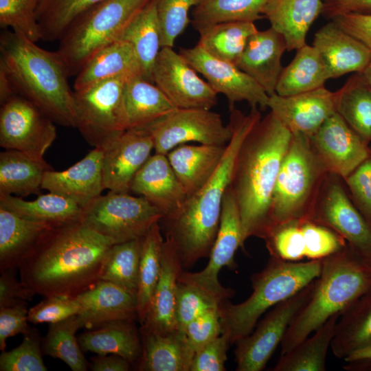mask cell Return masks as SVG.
Wrapping results in <instances>:
<instances>
[{"mask_svg": "<svg viewBox=\"0 0 371 371\" xmlns=\"http://www.w3.org/2000/svg\"><path fill=\"white\" fill-rule=\"evenodd\" d=\"M0 69L16 95L30 100L58 125L76 127L74 91L58 52L44 49L10 30L0 36Z\"/></svg>", "mask_w": 371, "mask_h": 371, "instance_id": "4", "label": "cell"}, {"mask_svg": "<svg viewBox=\"0 0 371 371\" xmlns=\"http://www.w3.org/2000/svg\"><path fill=\"white\" fill-rule=\"evenodd\" d=\"M135 320H117L78 336L82 351L97 355L115 354L132 364L137 363L142 352V342Z\"/></svg>", "mask_w": 371, "mask_h": 371, "instance_id": "31", "label": "cell"}, {"mask_svg": "<svg viewBox=\"0 0 371 371\" xmlns=\"http://www.w3.org/2000/svg\"><path fill=\"white\" fill-rule=\"evenodd\" d=\"M82 328L78 315L63 321L51 323L45 336L42 338L43 352L65 362L73 371H86L89 363L76 336Z\"/></svg>", "mask_w": 371, "mask_h": 371, "instance_id": "44", "label": "cell"}, {"mask_svg": "<svg viewBox=\"0 0 371 371\" xmlns=\"http://www.w3.org/2000/svg\"><path fill=\"white\" fill-rule=\"evenodd\" d=\"M361 74L363 75L365 80L371 89V59L366 67L361 72Z\"/></svg>", "mask_w": 371, "mask_h": 371, "instance_id": "64", "label": "cell"}, {"mask_svg": "<svg viewBox=\"0 0 371 371\" xmlns=\"http://www.w3.org/2000/svg\"><path fill=\"white\" fill-rule=\"evenodd\" d=\"M292 133L270 111L243 142L229 186L236 201L243 240L263 238L276 179Z\"/></svg>", "mask_w": 371, "mask_h": 371, "instance_id": "3", "label": "cell"}, {"mask_svg": "<svg viewBox=\"0 0 371 371\" xmlns=\"http://www.w3.org/2000/svg\"><path fill=\"white\" fill-rule=\"evenodd\" d=\"M286 50L283 36L273 29L252 34L235 65L256 82L269 95L276 93L282 71V56Z\"/></svg>", "mask_w": 371, "mask_h": 371, "instance_id": "24", "label": "cell"}, {"mask_svg": "<svg viewBox=\"0 0 371 371\" xmlns=\"http://www.w3.org/2000/svg\"><path fill=\"white\" fill-rule=\"evenodd\" d=\"M80 311V305L76 297L49 295L28 309V321L34 324L56 323L78 315Z\"/></svg>", "mask_w": 371, "mask_h": 371, "instance_id": "53", "label": "cell"}, {"mask_svg": "<svg viewBox=\"0 0 371 371\" xmlns=\"http://www.w3.org/2000/svg\"><path fill=\"white\" fill-rule=\"evenodd\" d=\"M263 239L271 257L289 262H300L305 258L301 221L276 225L266 233Z\"/></svg>", "mask_w": 371, "mask_h": 371, "instance_id": "48", "label": "cell"}, {"mask_svg": "<svg viewBox=\"0 0 371 371\" xmlns=\"http://www.w3.org/2000/svg\"><path fill=\"white\" fill-rule=\"evenodd\" d=\"M221 304L201 289L178 281L175 306L177 330L184 333L192 321L209 311L220 308Z\"/></svg>", "mask_w": 371, "mask_h": 371, "instance_id": "51", "label": "cell"}, {"mask_svg": "<svg viewBox=\"0 0 371 371\" xmlns=\"http://www.w3.org/2000/svg\"><path fill=\"white\" fill-rule=\"evenodd\" d=\"M343 180L352 201L371 223V150L367 158Z\"/></svg>", "mask_w": 371, "mask_h": 371, "instance_id": "54", "label": "cell"}, {"mask_svg": "<svg viewBox=\"0 0 371 371\" xmlns=\"http://www.w3.org/2000/svg\"><path fill=\"white\" fill-rule=\"evenodd\" d=\"M328 172L342 179L369 155L371 148L335 112L310 137Z\"/></svg>", "mask_w": 371, "mask_h": 371, "instance_id": "18", "label": "cell"}, {"mask_svg": "<svg viewBox=\"0 0 371 371\" xmlns=\"http://www.w3.org/2000/svg\"><path fill=\"white\" fill-rule=\"evenodd\" d=\"M313 45L321 55L330 79L361 73L371 59V51L330 21L315 34Z\"/></svg>", "mask_w": 371, "mask_h": 371, "instance_id": "26", "label": "cell"}, {"mask_svg": "<svg viewBox=\"0 0 371 371\" xmlns=\"http://www.w3.org/2000/svg\"><path fill=\"white\" fill-rule=\"evenodd\" d=\"M322 8L323 0H268L262 14L283 36L290 52L306 44L307 33Z\"/></svg>", "mask_w": 371, "mask_h": 371, "instance_id": "27", "label": "cell"}, {"mask_svg": "<svg viewBox=\"0 0 371 371\" xmlns=\"http://www.w3.org/2000/svg\"><path fill=\"white\" fill-rule=\"evenodd\" d=\"M131 363L115 354L97 355L91 359L89 367L93 371H128Z\"/></svg>", "mask_w": 371, "mask_h": 371, "instance_id": "61", "label": "cell"}, {"mask_svg": "<svg viewBox=\"0 0 371 371\" xmlns=\"http://www.w3.org/2000/svg\"><path fill=\"white\" fill-rule=\"evenodd\" d=\"M143 238L114 244L109 251L101 280L137 295Z\"/></svg>", "mask_w": 371, "mask_h": 371, "instance_id": "45", "label": "cell"}, {"mask_svg": "<svg viewBox=\"0 0 371 371\" xmlns=\"http://www.w3.org/2000/svg\"><path fill=\"white\" fill-rule=\"evenodd\" d=\"M268 108L292 133L311 137L336 112L335 92L324 86L289 96L274 93Z\"/></svg>", "mask_w": 371, "mask_h": 371, "instance_id": "20", "label": "cell"}, {"mask_svg": "<svg viewBox=\"0 0 371 371\" xmlns=\"http://www.w3.org/2000/svg\"><path fill=\"white\" fill-rule=\"evenodd\" d=\"M220 308L206 312L192 321L184 330L190 350L195 353L222 333Z\"/></svg>", "mask_w": 371, "mask_h": 371, "instance_id": "55", "label": "cell"}, {"mask_svg": "<svg viewBox=\"0 0 371 371\" xmlns=\"http://www.w3.org/2000/svg\"><path fill=\"white\" fill-rule=\"evenodd\" d=\"M128 78H111L74 91L76 128L93 148L104 149L127 129L123 91Z\"/></svg>", "mask_w": 371, "mask_h": 371, "instance_id": "10", "label": "cell"}, {"mask_svg": "<svg viewBox=\"0 0 371 371\" xmlns=\"http://www.w3.org/2000/svg\"><path fill=\"white\" fill-rule=\"evenodd\" d=\"M164 217L141 196L109 191L83 209L81 221L113 244L143 238Z\"/></svg>", "mask_w": 371, "mask_h": 371, "instance_id": "9", "label": "cell"}, {"mask_svg": "<svg viewBox=\"0 0 371 371\" xmlns=\"http://www.w3.org/2000/svg\"><path fill=\"white\" fill-rule=\"evenodd\" d=\"M154 84L177 109L210 110L217 93L172 47H162L155 63Z\"/></svg>", "mask_w": 371, "mask_h": 371, "instance_id": "16", "label": "cell"}, {"mask_svg": "<svg viewBox=\"0 0 371 371\" xmlns=\"http://www.w3.org/2000/svg\"><path fill=\"white\" fill-rule=\"evenodd\" d=\"M322 259L289 262L270 257L265 267L251 276L253 292L244 302L228 300L220 307L222 333L231 344L250 334L268 309L291 297L317 278Z\"/></svg>", "mask_w": 371, "mask_h": 371, "instance_id": "6", "label": "cell"}, {"mask_svg": "<svg viewBox=\"0 0 371 371\" xmlns=\"http://www.w3.org/2000/svg\"><path fill=\"white\" fill-rule=\"evenodd\" d=\"M57 137L55 123L34 103L14 95L0 110V146L43 160Z\"/></svg>", "mask_w": 371, "mask_h": 371, "instance_id": "14", "label": "cell"}, {"mask_svg": "<svg viewBox=\"0 0 371 371\" xmlns=\"http://www.w3.org/2000/svg\"><path fill=\"white\" fill-rule=\"evenodd\" d=\"M268 0H199L192 10V25L199 31L224 22L265 19L262 9Z\"/></svg>", "mask_w": 371, "mask_h": 371, "instance_id": "42", "label": "cell"}, {"mask_svg": "<svg viewBox=\"0 0 371 371\" xmlns=\"http://www.w3.org/2000/svg\"><path fill=\"white\" fill-rule=\"evenodd\" d=\"M329 174L315 153L310 137L292 133L275 184L265 236L276 225L310 220Z\"/></svg>", "mask_w": 371, "mask_h": 371, "instance_id": "7", "label": "cell"}, {"mask_svg": "<svg viewBox=\"0 0 371 371\" xmlns=\"http://www.w3.org/2000/svg\"><path fill=\"white\" fill-rule=\"evenodd\" d=\"M113 243L81 220L47 229L18 269L22 284L44 297H76L101 280Z\"/></svg>", "mask_w": 371, "mask_h": 371, "instance_id": "1", "label": "cell"}, {"mask_svg": "<svg viewBox=\"0 0 371 371\" xmlns=\"http://www.w3.org/2000/svg\"><path fill=\"white\" fill-rule=\"evenodd\" d=\"M16 95L14 87L5 74V73L0 69V103L1 104L5 102L10 98Z\"/></svg>", "mask_w": 371, "mask_h": 371, "instance_id": "62", "label": "cell"}, {"mask_svg": "<svg viewBox=\"0 0 371 371\" xmlns=\"http://www.w3.org/2000/svg\"><path fill=\"white\" fill-rule=\"evenodd\" d=\"M104 0H38L36 18L42 40H60L70 24L85 11Z\"/></svg>", "mask_w": 371, "mask_h": 371, "instance_id": "46", "label": "cell"}, {"mask_svg": "<svg viewBox=\"0 0 371 371\" xmlns=\"http://www.w3.org/2000/svg\"><path fill=\"white\" fill-rule=\"evenodd\" d=\"M230 344L227 335L221 333L194 353L190 371H225Z\"/></svg>", "mask_w": 371, "mask_h": 371, "instance_id": "56", "label": "cell"}, {"mask_svg": "<svg viewBox=\"0 0 371 371\" xmlns=\"http://www.w3.org/2000/svg\"><path fill=\"white\" fill-rule=\"evenodd\" d=\"M225 146L181 144L166 155L187 197L210 179L221 161Z\"/></svg>", "mask_w": 371, "mask_h": 371, "instance_id": "29", "label": "cell"}, {"mask_svg": "<svg viewBox=\"0 0 371 371\" xmlns=\"http://www.w3.org/2000/svg\"><path fill=\"white\" fill-rule=\"evenodd\" d=\"M199 0H155L161 47H173L176 38L190 22L189 10Z\"/></svg>", "mask_w": 371, "mask_h": 371, "instance_id": "49", "label": "cell"}, {"mask_svg": "<svg viewBox=\"0 0 371 371\" xmlns=\"http://www.w3.org/2000/svg\"><path fill=\"white\" fill-rule=\"evenodd\" d=\"M123 105L127 129L146 126L177 109L154 83L141 77L126 80Z\"/></svg>", "mask_w": 371, "mask_h": 371, "instance_id": "33", "label": "cell"}, {"mask_svg": "<svg viewBox=\"0 0 371 371\" xmlns=\"http://www.w3.org/2000/svg\"><path fill=\"white\" fill-rule=\"evenodd\" d=\"M330 20L371 51V14L348 13Z\"/></svg>", "mask_w": 371, "mask_h": 371, "instance_id": "59", "label": "cell"}, {"mask_svg": "<svg viewBox=\"0 0 371 371\" xmlns=\"http://www.w3.org/2000/svg\"><path fill=\"white\" fill-rule=\"evenodd\" d=\"M348 13L371 14V0H323L322 14L327 19Z\"/></svg>", "mask_w": 371, "mask_h": 371, "instance_id": "60", "label": "cell"}, {"mask_svg": "<svg viewBox=\"0 0 371 371\" xmlns=\"http://www.w3.org/2000/svg\"><path fill=\"white\" fill-rule=\"evenodd\" d=\"M14 271H1L0 308L25 304L35 295L17 280Z\"/></svg>", "mask_w": 371, "mask_h": 371, "instance_id": "58", "label": "cell"}, {"mask_svg": "<svg viewBox=\"0 0 371 371\" xmlns=\"http://www.w3.org/2000/svg\"><path fill=\"white\" fill-rule=\"evenodd\" d=\"M243 246L238 205L228 187L224 195L219 228L209 256L207 265L197 272L183 271L178 281L201 289L220 303L228 300L234 296L235 291L221 285L218 280V273L224 267L232 269L236 268L234 256L238 248Z\"/></svg>", "mask_w": 371, "mask_h": 371, "instance_id": "13", "label": "cell"}, {"mask_svg": "<svg viewBox=\"0 0 371 371\" xmlns=\"http://www.w3.org/2000/svg\"><path fill=\"white\" fill-rule=\"evenodd\" d=\"M118 77H141L142 69L133 46L116 41L95 54L76 75L74 91Z\"/></svg>", "mask_w": 371, "mask_h": 371, "instance_id": "28", "label": "cell"}, {"mask_svg": "<svg viewBox=\"0 0 371 371\" xmlns=\"http://www.w3.org/2000/svg\"><path fill=\"white\" fill-rule=\"evenodd\" d=\"M336 112L365 142H371V89L361 73H354L335 91Z\"/></svg>", "mask_w": 371, "mask_h": 371, "instance_id": "40", "label": "cell"}, {"mask_svg": "<svg viewBox=\"0 0 371 371\" xmlns=\"http://www.w3.org/2000/svg\"><path fill=\"white\" fill-rule=\"evenodd\" d=\"M339 177L329 174L310 220L328 227L371 262V223L352 202Z\"/></svg>", "mask_w": 371, "mask_h": 371, "instance_id": "15", "label": "cell"}, {"mask_svg": "<svg viewBox=\"0 0 371 371\" xmlns=\"http://www.w3.org/2000/svg\"><path fill=\"white\" fill-rule=\"evenodd\" d=\"M154 144L142 128L125 130L103 149L102 176L105 189L131 192L132 181L151 155Z\"/></svg>", "mask_w": 371, "mask_h": 371, "instance_id": "19", "label": "cell"}, {"mask_svg": "<svg viewBox=\"0 0 371 371\" xmlns=\"http://www.w3.org/2000/svg\"><path fill=\"white\" fill-rule=\"evenodd\" d=\"M52 169L44 160L14 150L0 153V196L24 197L39 194L45 172Z\"/></svg>", "mask_w": 371, "mask_h": 371, "instance_id": "36", "label": "cell"}, {"mask_svg": "<svg viewBox=\"0 0 371 371\" xmlns=\"http://www.w3.org/2000/svg\"><path fill=\"white\" fill-rule=\"evenodd\" d=\"M131 191L145 198L164 217L177 212L187 199L167 155L157 153L151 155L137 172Z\"/></svg>", "mask_w": 371, "mask_h": 371, "instance_id": "22", "label": "cell"}, {"mask_svg": "<svg viewBox=\"0 0 371 371\" xmlns=\"http://www.w3.org/2000/svg\"><path fill=\"white\" fill-rule=\"evenodd\" d=\"M0 206L27 220L54 227L82 219L83 208L76 203L55 193L40 194L25 201L13 195L0 196Z\"/></svg>", "mask_w": 371, "mask_h": 371, "instance_id": "35", "label": "cell"}, {"mask_svg": "<svg viewBox=\"0 0 371 371\" xmlns=\"http://www.w3.org/2000/svg\"><path fill=\"white\" fill-rule=\"evenodd\" d=\"M305 245V258L321 260L344 248L347 243L332 229L312 220L301 221Z\"/></svg>", "mask_w": 371, "mask_h": 371, "instance_id": "52", "label": "cell"}, {"mask_svg": "<svg viewBox=\"0 0 371 371\" xmlns=\"http://www.w3.org/2000/svg\"><path fill=\"white\" fill-rule=\"evenodd\" d=\"M179 54L218 93L223 94L229 110L234 104L246 101L251 108L265 111L268 108L269 96L265 90L235 64L219 60L209 54L199 45L181 48Z\"/></svg>", "mask_w": 371, "mask_h": 371, "instance_id": "17", "label": "cell"}, {"mask_svg": "<svg viewBox=\"0 0 371 371\" xmlns=\"http://www.w3.org/2000/svg\"><path fill=\"white\" fill-rule=\"evenodd\" d=\"M38 0H0V26L36 43L42 40L36 18Z\"/></svg>", "mask_w": 371, "mask_h": 371, "instance_id": "47", "label": "cell"}, {"mask_svg": "<svg viewBox=\"0 0 371 371\" xmlns=\"http://www.w3.org/2000/svg\"><path fill=\"white\" fill-rule=\"evenodd\" d=\"M315 280L294 295L272 307L250 334L235 343L236 370H264L293 319L311 298Z\"/></svg>", "mask_w": 371, "mask_h": 371, "instance_id": "12", "label": "cell"}, {"mask_svg": "<svg viewBox=\"0 0 371 371\" xmlns=\"http://www.w3.org/2000/svg\"><path fill=\"white\" fill-rule=\"evenodd\" d=\"M371 346V289L340 315L330 348L345 359L355 352Z\"/></svg>", "mask_w": 371, "mask_h": 371, "instance_id": "34", "label": "cell"}, {"mask_svg": "<svg viewBox=\"0 0 371 371\" xmlns=\"http://www.w3.org/2000/svg\"><path fill=\"white\" fill-rule=\"evenodd\" d=\"M258 30L251 21L217 23L198 31L197 44L214 58L234 64L249 37Z\"/></svg>", "mask_w": 371, "mask_h": 371, "instance_id": "41", "label": "cell"}, {"mask_svg": "<svg viewBox=\"0 0 371 371\" xmlns=\"http://www.w3.org/2000/svg\"><path fill=\"white\" fill-rule=\"evenodd\" d=\"M344 368L349 371H371V359L347 362Z\"/></svg>", "mask_w": 371, "mask_h": 371, "instance_id": "63", "label": "cell"}, {"mask_svg": "<svg viewBox=\"0 0 371 371\" xmlns=\"http://www.w3.org/2000/svg\"><path fill=\"white\" fill-rule=\"evenodd\" d=\"M330 79L324 60L313 45H304L296 50L292 61L279 77L276 93L289 96L324 87Z\"/></svg>", "mask_w": 371, "mask_h": 371, "instance_id": "37", "label": "cell"}, {"mask_svg": "<svg viewBox=\"0 0 371 371\" xmlns=\"http://www.w3.org/2000/svg\"><path fill=\"white\" fill-rule=\"evenodd\" d=\"M371 289V262L347 244L322 259L312 295L299 311L281 342L284 354L315 332L335 314H341Z\"/></svg>", "mask_w": 371, "mask_h": 371, "instance_id": "5", "label": "cell"}, {"mask_svg": "<svg viewBox=\"0 0 371 371\" xmlns=\"http://www.w3.org/2000/svg\"><path fill=\"white\" fill-rule=\"evenodd\" d=\"M150 0H104L82 12L59 40L58 53L76 76L98 51L117 41L131 20Z\"/></svg>", "mask_w": 371, "mask_h": 371, "instance_id": "8", "label": "cell"}, {"mask_svg": "<svg viewBox=\"0 0 371 371\" xmlns=\"http://www.w3.org/2000/svg\"><path fill=\"white\" fill-rule=\"evenodd\" d=\"M164 241L159 222L155 223L143 237L137 293L140 324L145 319L159 278Z\"/></svg>", "mask_w": 371, "mask_h": 371, "instance_id": "43", "label": "cell"}, {"mask_svg": "<svg viewBox=\"0 0 371 371\" xmlns=\"http://www.w3.org/2000/svg\"><path fill=\"white\" fill-rule=\"evenodd\" d=\"M42 338L34 328L23 334L20 345L0 355L1 371H47L42 358Z\"/></svg>", "mask_w": 371, "mask_h": 371, "instance_id": "50", "label": "cell"}, {"mask_svg": "<svg viewBox=\"0 0 371 371\" xmlns=\"http://www.w3.org/2000/svg\"><path fill=\"white\" fill-rule=\"evenodd\" d=\"M0 206V271L16 269L43 233L52 227Z\"/></svg>", "mask_w": 371, "mask_h": 371, "instance_id": "32", "label": "cell"}, {"mask_svg": "<svg viewBox=\"0 0 371 371\" xmlns=\"http://www.w3.org/2000/svg\"><path fill=\"white\" fill-rule=\"evenodd\" d=\"M119 40L133 46L142 69L143 78L154 83L153 69L161 48L155 0H150L131 20Z\"/></svg>", "mask_w": 371, "mask_h": 371, "instance_id": "38", "label": "cell"}, {"mask_svg": "<svg viewBox=\"0 0 371 371\" xmlns=\"http://www.w3.org/2000/svg\"><path fill=\"white\" fill-rule=\"evenodd\" d=\"M139 128L151 136L155 153L164 155L190 142L226 146L233 134L231 124L225 125L218 113L202 109H175Z\"/></svg>", "mask_w": 371, "mask_h": 371, "instance_id": "11", "label": "cell"}, {"mask_svg": "<svg viewBox=\"0 0 371 371\" xmlns=\"http://www.w3.org/2000/svg\"><path fill=\"white\" fill-rule=\"evenodd\" d=\"M27 303L0 308V350L6 347V340L17 334L25 333L28 325Z\"/></svg>", "mask_w": 371, "mask_h": 371, "instance_id": "57", "label": "cell"}, {"mask_svg": "<svg viewBox=\"0 0 371 371\" xmlns=\"http://www.w3.org/2000/svg\"><path fill=\"white\" fill-rule=\"evenodd\" d=\"M233 134L221 161L210 179L199 190L187 197L175 214L162 218L165 237L174 245L183 269L193 266L210 256L221 221L222 204L227 190L238 150L246 136L262 118L258 108L249 114L230 109Z\"/></svg>", "mask_w": 371, "mask_h": 371, "instance_id": "2", "label": "cell"}, {"mask_svg": "<svg viewBox=\"0 0 371 371\" xmlns=\"http://www.w3.org/2000/svg\"><path fill=\"white\" fill-rule=\"evenodd\" d=\"M183 271L172 241L164 239L159 278L141 328L159 334L177 330L175 306L178 279Z\"/></svg>", "mask_w": 371, "mask_h": 371, "instance_id": "25", "label": "cell"}, {"mask_svg": "<svg viewBox=\"0 0 371 371\" xmlns=\"http://www.w3.org/2000/svg\"><path fill=\"white\" fill-rule=\"evenodd\" d=\"M142 352L137 362L140 371H190L194 353L184 333L159 334L139 329Z\"/></svg>", "mask_w": 371, "mask_h": 371, "instance_id": "30", "label": "cell"}, {"mask_svg": "<svg viewBox=\"0 0 371 371\" xmlns=\"http://www.w3.org/2000/svg\"><path fill=\"white\" fill-rule=\"evenodd\" d=\"M335 314L289 351L282 354L273 371H325L328 350L333 339L337 320Z\"/></svg>", "mask_w": 371, "mask_h": 371, "instance_id": "39", "label": "cell"}, {"mask_svg": "<svg viewBox=\"0 0 371 371\" xmlns=\"http://www.w3.org/2000/svg\"><path fill=\"white\" fill-rule=\"evenodd\" d=\"M76 297L82 328L93 329L113 321L138 320L137 295L110 282L100 280Z\"/></svg>", "mask_w": 371, "mask_h": 371, "instance_id": "23", "label": "cell"}, {"mask_svg": "<svg viewBox=\"0 0 371 371\" xmlns=\"http://www.w3.org/2000/svg\"><path fill=\"white\" fill-rule=\"evenodd\" d=\"M103 149L93 148L79 161L63 171L45 172L41 188L65 197L83 209L105 189L102 176Z\"/></svg>", "mask_w": 371, "mask_h": 371, "instance_id": "21", "label": "cell"}]
</instances>
